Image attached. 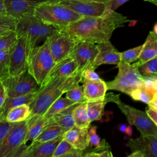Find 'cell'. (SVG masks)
Returning <instances> with one entry per match:
<instances>
[{
    "label": "cell",
    "instance_id": "cell-1",
    "mask_svg": "<svg viewBox=\"0 0 157 157\" xmlns=\"http://www.w3.org/2000/svg\"><path fill=\"white\" fill-rule=\"evenodd\" d=\"M130 20L115 11L99 17H83L65 29L77 39L95 44L110 41L114 30Z\"/></svg>",
    "mask_w": 157,
    "mask_h": 157
},
{
    "label": "cell",
    "instance_id": "cell-2",
    "mask_svg": "<svg viewBox=\"0 0 157 157\" xmlns=\"http://www.w3.org/2000/svg\"><path fill=\"white\" fill-rule=\"evenodd\" d=\"M81 82V73L69 77H56L48 79L40 88L29 105L31 111L30 116L42 115L55 101L68 90L79 85Z\"/></svg>",
    "mask_w": 157,
    "mask_h": 157
},
{
    "label": "cell",
    "instance_id": "cell-3",
    "mask_svg": "<svg viewBox=\"0 0 157 157\" xmlns=\"http://www.w3.org/2000/svg\"><path fill=\"white\" fill-rule=\"evenodd\" d=\"M55 64L48 41L45 39L42 45L35 46L32 50L27 71L41 87L47 82Z\"/></svg>",
    "mask_w": 157,
    "mask_h": 157
},
{
    "label": "cell",
    "instance_id": "cell-4",
    "mask_svg": "<svg viewBox=\"0 0 157 157\" xmlns=\"http://www.w3.org/2000/svg\"><path fill=\"white\" fill-rule=\"evenodd\" d=\"M33 15L43 22L60 29L65 28L71 23L83 17L57 3L43 4L35 9Z\"/></svg>",
    "mask_w": 157,
    "mask_h": 157
},
{
    "label": "cell",
    "instance_id": "cell-5",
    "mask_svg": "<svg viewBox=\"0 0 157 157\" xmlns=\"http://www.w3.org/2000/svg\"><path fill=\"white\" fill-rule=\"evenodd\" d=\"M107 102L115 103L126 117L129 125L135 126L142 135L157 136V126L148 117L145 112L138 110L121 101L119 95L112 93L105 94Z\"/></svg>",
    "mask_w": 157,
    "mask_h": 157
},
{
    "label": "cell",
    "instance_id": "cell-6",
    "mask_svg": "<svg viewBox=\"0 0 157 157\" xmlns=\"http://www.w3.org/2000/svg\"><path fill=\"white\" fill-rule=\"evenodd\" d=\"M118 72L115 78L105 82L107 90H117L129 94L141 85L143 77L140 74L137 66L121 61L117 64Z\"/></svg>",
    "mask_w": 157,
    "mask_h": 157
},
{
    "label": "cell",
    "instance_id": "cell-7",
    "mask_svg": "<svg viewBox=\"0 0 157 157\" xmlns=\"http://www.w3.org/2000/svg\"><path fill=\"white\" fill-rule=\"evenodd\" d=\"M59 29L43 22L34 15H31L17 20L15 31L17 37L26 34L31 42L36 45L38 41L44 39L45 40Z\"/></svg>",
    "mask_w": 157,
    "mask_h": 157
},
{
    "label": "cell",
    "instance_id": "cell-8",
    "mask_svg": "<svg viewBox=\"0 0 157 157\" xmlns=\"http://www.w3.org/2000/svg\"><path fill=\"white\" fill-rule=\"evenodd\" d=\"M35 46L26 34L18 37L16 45L10 52V76H15L27 71L29 56Z\"/></svg>",
    "mask_w": 157,
    "mask_h": 157
},
{
    "label": "cell",
    "instance_id": "cell-9",
    "mask_svg": "<svg viewBox=\"0 0 157 157\" xmlns=\"http://www.w3.org/2000/svg\"><path fill=\"white\" fill-rule=\"evenodd\" d=\"M55 63L70 55L77 39L65 29H59L46 39Z\"/></svg>",
    "mask_w": 157,
    "mask_h": 157
},
{
    "label": "cell",
    "instance_id": "cell-10",
    "mask_svg": "<svg viewBox=\"0 0 157 157\" xmlns=\"http://www.w3.org/2000/svg\"><path fill=\"white\" fill-rule=\"evenodd\" d=\"M7 97L13 98L38 91L40 86L28 71L2 81Z\"/></svg>",
    "mask_w": 157,
    "mask_h": 157
},
{
    "label": "cell",
    "instance_id": "cell-11",
    "mask_svg": "<svg viewBox=\"0 0 157 157\" xmlns=\"http://www.w3.org/2000/svg\"><path fill=\"white\" fill-rule=\"evenodd\" d=\"M55 0H4L6 13L16 20L33 15L35 9L46 3H56Z\"/></svg>",
    "mask_w": 157,
    "mask_h": 157
},
{
    "label": "cell",
    "instance_id": "cell-12",
    "mask_svg": "<svg viewBox=\"0 0 157 157\" xmlns=\"http://www.w3.org/2000/svg\"><path fill=\"white\" fill-rule=\"evenodd\" d=\"M98 52L96 44L80 40H77L71 54L77 63L79 72L81 73L86 68H94L93 63Z\"/></svg>",
    "mask_w": 157,
    "mask_h": 157
},
{
    "label": "cell",
    "instance_id": "cell-13",
    "mask_svg": "<svg viewBox=\"0 0 157 157\" xmlns=\"http://www.w3.org/2000/svg\"><path fill=\"white\" fill-rule=\"evenodd\" d=\"M26 131V120L15 123L0 144V157H7L20 145L25 143Z\"/></svg>",
    "mask_w": 157,
    "mask_h": 157
},
{
    "label": "cell",
    "instance_id": "cell-14",
    "mask_svg": "<svg viewBox=\"0 0 157 157\" xmlns=\"http://www.w3.org/2000/svg\"><path fill=\"white\" fill-rule=\"evenodd\" d=\"M56 3L61 4L82 17H99L105 11V4L80 0H59Z\"/></svg>",
    "mask_w": 157,
    "mask_h": 157
},
{
    "label": "cell",
    "instance_id": "cell-15",
    "mask_svg": "<svg viewBox=\"0 0 157 157\" xmlns=\"http://www.w3.org/2000/svg\"><path fill=\"white\" fill-rule=\"evenodd\" d=\"M127 145L132 151H140L144 157H157V136L140 134L138 138L129 139Z\"/></svg>",
    "mask_w": 157,
    "mask_h": 157
},
{
    "label": "cell",
    "instance_id": "cell-16",
    "mask_svg": "<svg viewBox=\"0 0 157 157\" xmlns=\"http://www.w3.org/2000/svg\"><path fill=\"white\" fill-rule=\"evenodd\" d=\"M96 45L98 52L93 63V67L95 69L102 64L117 65L121 62V52H119L110 41Z\"/></svg>",
    "mask_w": 157,
    "mask_h": 157
},
{
    "label": "cell",
    "instance_id": "cell-17",
    "mask_svg": "<svg viewBox=\"0 0 157 157\" xmlns=\"http://www.w3.org/2000/svg\"><path fill=\"white\" fill-rule=\"evenodd\" d=\"M88 130V129L79 128L74 126L64 133L63 138L75 149L83 151L89 146Z\"/></svg>",
    "mask_w": 157,
    "mask_h": 157
},
{
    "label": "cell",
    "instance_id": "cell-18",
    "mask_svg": "<svg viewBox=\"0 0 157 157\" xmlns=\"http://www.w3.org/2000/svg\"><path fill=\"white\" fill-rule=\"evenodd\" d=\"M83 83L84 97L87 102L105 99L107 91L105 82L101 78L97 81L85 80Z\"/></svg>",
    "mask_w": 157,
    "mask_h": 157
},
{
    "label": "cell",
    "instance_id": "cell-19",
    "mask_svg": "<svg viewBox=\"0 0 157 157\" xmlns=\"http://www.w3.org/2000/svg\"><path fill=\"white\" fill-rule=\"evenodd\" d=\"M78 73L80 72L78 71L77 63L72 55L70 54L55 63L48 75L47 80L53 77H69Z\"/></svg>",
    "mask_w": 157,
    "mask_h": 157
},
{
    "label": "cell",
    "instance_id": "cell-20",
    "mask_svg": "<svg viewBox=\"0 0 157 157\" xmlns=\"http://www.w3.org/2000/svg\"><path fill=\"white\" fill-rule=\"evenodd\" d=\"M63 136L45 142L32 141L28 146L29 157H52L56 147L63 139Z\"/></svg>",
    "mask_w": 157,
    "mask_h": 157
},
{
    "label": "cell",
    "instance_id": "cell-21",
    "mask_svg": "<svg viewBox=\"0 0 157 157\" xmlns=\"http://www.w3.org/2000/svg\"><path fill=\"white\" fill-rule=\"evenodd\" d=\"M141 52L139 59L136 62L137 67L156 57H157V35L150 31L145 42L142 45Z\"/></svg>",
    "mask_w": 157,
    "mask_h": 157
},
{
    "label": "cell",
    "instance_id": "cell-22",
    "mask_svg": "<svg viewBox=\"0 0 157 157\" xmlns=\"http://www.w3.org/2000/svg\"><path fill=\"white\" fill-rule=\"evenodd\" d=\"M78 103L73 104L69 107L58 112L47 119V125L55 124L69 130L75 126L72 116V111Z\"/></svg>",
    "mask_w": 157,
    "mask_h": 157
},
{
    "label": "cell",
    "instance_id": "cell-23",
    "mask_svg": "<svg viewBox=\"0 0 157 157\" xmlns=\"http://www.w3.org/2000/svg\"><path fill=\"white\" fill-rule=\"evenodd\" d=\"M27 131L25 143L33 141L47 126V119L43 115L30 116L27 120Z\"/></svg>",
    "mask_w": 157,
    "mask_h": 157
},
{
    "label": "cell",
    "instance_id": "cell-24",
    "mask_svg": "<svg viewBox=\"0 0 157 157\" xmlns=\"http://www.w3.org/2000/svg\"><path fill=\"white\" fill-rule=\"evenodd\" d=\"M37 91L13 98L7 97L0 112V119L4 120L8 112L14 107L23 104L29 105L34 99Z\"/></svg>",
    "mask_w": 157,
    "mask_h": 157
},
{
    "label": "cell",
    "instance_id": "cell-25",
    "mask_svg": "<svg viewBox=\"0 0 157 157\" xmlns=\"http://www.w3.org/2000/svg\"><path fill=\"white\" fill-rule=\"evenodd\" d=\"M72 116L75 126L79 128L89 129L91 123L87 114V102H82L76 105L72 111Z\"/></svg>",
    "mask_w": 157,
    "mask_h": 157
},
{
    "label": "cell",
    "instance_id": "cell-26",
    "mask_svg": "<svg viewBox=\"0 0 157 157\" xmlns=\"http://www.w3.org/2000/svg\"><path fill=\"white\" fill-rule=\"evenodd\" d=\"M31 113V111L29 105H21L10 110L7 113L4 120L10 123L21 122L27 120Z\"/></svg>",
    "mask_w": 157,
    "mask_h": 157
},
{
    "label": "cell",
    "instance_id": "cell-27",
    "mask_svg": "<svg viewBox=\"0 0 157 157\" xmlns=\"http://www.w3.org/2000/svg\"><path fill=\"white\" fill-rule=\"evenodd\" d=\"M67 130L64 128L55 125H47L39 135L33 140L38 142H45L52 140L59 136H61Z\"/></svg>",
    "mask_w": 157,
    "mask_h": 157
},
{
    "label": "cell",
    "instance_id": "cell-28",
    "mask_svg": "<svg viewBox=\"0 0 157 157\" xmlns=\"http://www.w3.org/2000/svg\"><path fill=\"white\" fill-rule=\"evenodd\" d=\"M107 102L105 98L104 100L87 102V114L90 123L100 120L103 115L104 107Z\"/></svg>",
    "mask_w": 157,
    "mask_h": 157
},
{
    "label": "cell",
    "instance_id": "cell-29",
    "mask_svg": "<svg viewBox=\"0 0 157 157\" xmlns=\"http://www.w3.org/2000/svg\"><path fill=\"white\" fill-rule=\"evenodd\" d=\"M77 104L66 98L60 97L55 101L48 108L47 111L42 115L45 119H48L58 112L70 107L71 105Z\"/></svg>",
    "mask_w": 157,
    "mask_h": 157
},
{
    "label": "cell",
    "instance_id": "cell-30",
    "mask_svg": "<svg viewBox=\"0 0 157 157\" xmlns=\"http://www.w3.org/2000/svg\"><path fill=\"white\" fill-rule=\"evenodd\" d=\"M137 67L142 77H157V57L139 65Z\"/></svg>",
    "mask_w": 157,
    "mask_h": 157
},
{
    "label": "cell",
    "instance_id": "cell-31",
    "mask_svg": "<svg viewBox=\"0 0 157 157\" xmlns=\"http://www.w3.org/2000/svg\"><path fill=\"white\" fill-rule=\"evenodd\" d=\"M18 37L14 30L0 37V50L10 52L17 44Z\"/></svg>",
    "mask_w": 157,
    "mask_h": 157
},
{
    "label": "cell",
    "instance_id": "cell-32",
    "mask_svg": "<svg viewBox=\"0 0 157 157\" xmlns=\"http://www.w3.org/2000/svg\"><path fill=\"white\" fill-rule=\"evenodd\" d=\"M97 127L93 126L90 128H89L88 136H89V146L93 147L95 150H101L106 149L108 147L107 144H105L104 141H102L99 136L96 133Z\"/></svg>",
    "mask_w": 157,
    "mask_h": 157
},
{
    "label": "cell",
    "instance_id": "cell-33",
    "mask_svg": "<svg viewBox=\"0 0 157 157\" xmlns=\"http://www.w3.org/2000/svg\"><path fill=\"white\" fill-rule=\"evenodd\" d=\"M10 52L0 50V81L10 77L9 74Z\"/></svg>",
    "mask_w": 157,
    "mask_h": 157
},
{
    "label": "cell",
    "instance_id": "cell-34",
    "mask_svg": "<svg viewBox=\"0 0 157 157\" xmlns=\"http://www.w3.org/2000/svg\"><path fill=\"white\" fill-rule=\"evenodd\" d=\"M66 98L75 103L80 104L82 102H86L84 97L83 85H78L66 91Z\"/></svg>",
    "mask_w": 157,
    "mask_h": 157
},
{
    "label": "cell",
    "instance_id": "cell-35",
    "mask_svg": "<svg viewBox=\"0 0 157 157\" xmlns=\"http://www.w3.org/2000/svg\"><path fill=\"white\" fill-rule=\"evenodd\" d=\"M142 45H139L136 47L127 50L120 53L121 61L131 64L139 59Z\"/></svg>",
    "mask_w": 157,
    "mask_h": 157
},
{
    "label": "cell",
    "instance_id": "cell-36",
    "mask_svg": "<svg viewBox=\"0 0 157 157\" xmlns=\"http://www.w3.org/2000/svg\"><path fill=\"white\" fill-rule=\"evenodd\" d=\"M153 95L147 91L142 86V85H140V86L133 90L129 94V96H131V98L135 101H141L142 102L148 104Z\"/></svg>",
    "mask_w": 157,
    "mask_h": 157
},
{
    "label": "cell",
    "instance_id": "cell-37",
    "mask_svg": "<svg viewBox=\"0 0 157 157\" xmlns=\"http://www.w3.org/2000/svg\"><path fill=\"white\" fill-rule=\"evenodd\" d=\"M77 151L78 150L75 149L69 142L64 140L63 138V139L56 147L52 157H58L63 155L74 153Z\"/></svg>",
    "mask_w": 157,
    "mask_h": 157
},
{
    "label": "cell",
    "instance_id": "cell-38",
    "mask_svg": "<svg viewBox=\"0 0 157 157\" xmlns=\"http://www.w3.org/2000/svg\"><path fill=\"white\" fill-rule=\"evenodd\" d=\"M141 85L149 93L153 95L157 93V77H143Z\"/></svg>",
    "mask_w": 157,
    "mask_h": 157
},
{
    "label": "cell",
    "instance_id": "cell-39",
    "mask_svg": "<svg viewBox=\"0 0 157 157\" xmlns=\"http://www.w3.org/2000/svg\"><path fill=\"white\" fill-rule=\"evenodd\" d=\"M17 20L7 14L0 15V27L9 28L15 30Z\"/></svg>",
    "mask_w": 157,
    "mask_h": 157
},
{
    "label": "cell",
    "instance_id": "cell-40",
    "mask_svg": "<svg viewBox=\"0 0 157 157\" xmlns=\"http://www.w3.org/2000/svg\"><path fill=\"white\" fill-rule=\"evenodd\" d=\"M95 69L92 67H89L84 69L81 72L82 82L85 80L97 81L101 79L99 75L94 71Z\"/></svg>",
    "mask_w": 157,
    "mask_h": 157
},
{
    "label": "cell",
    "instance_id": "cell-41",
    "mask_svg": "<svg viewBox=\"0 0 157 157\" xmlns=\"http://www.w3.org/2000/svg\"><path fill=\"white\" fill-rule=\"evenodd\" d=\"M129 0H110L109 2H106L105 4V11L104 13H110L119 7L120 6L123 5L126 2Z\"/></svg>",
    "mask_w": 157,
    "mask_h": 157
},
{
    "label": "cell",
    "instance_id": "cell-42",
    "mask_svg": "<svg viewBox=\"0 0 157 157\" xmlns=\"http://www.w3.org/2000/svg\"><path fill=\"white\" fill-rule=\"evenodd\" d=\"M15 123L7 122L4 120L0 119V144L9 133Z\"/></svg>",
    "mask_w": 157,
    "mask_h": 157
},
{
    "label": "cell",
    "instance_id": "cell-43",
    "mask_svg": "<svg viewBox=\"0 0 157 157\" xmlns=\"http://www.w3.org/2000/svg\"><path fill=\"white\" fill-rule=\"evenodd\" d=\"M145 113L148 117L157 126V110L148 106L146 108Z\"/></svg>",
    "mask_w": 157,
    "mask_h": 157
},
{
    "label": "cell",
    "instance_id": "cell-44",
    "mask_svg": "<svg viewBox=\"0 0 157 157\" xmlns=\"http://www.w3.org/2000/svg\"><path fill=\"white\" fill-rule=\"evenodd\" d=\"M6 98H7V94H6L5 88L4 87L2 82L0 81V112L1 110V109L2 107V105Z\"/></svg>",
    "mask_w": 157,
    "mask_h": 157
},
{
    "label": "cell",
    "instance_id": "cell-45",
    "mask_svg": "<svg viewBox=\"0 0 157 157\" xmlns=\"http://www.w3.org/2000/svg\"><path fill=\"white\" fill-rule=\"evenodd\" d=\"M83 151H80L78 150L75 152L74 153H68V154H66V155H63L58 157H82V153Z\"/></svg>",
    "mask_w": 157,
    "mask_h": 157
},
{
    "label": "cell",
    "instance_id": "cell-46",
    "mask_svg": "<svg viewBox=\"0 0 157 157\" xmlns=\"http://www.w3.org/2000/svg\"><path fill=\"white\" fill-rule=\"evenodd\" d=\"M148 106L157 110V93H155L150 102L148 103Z\"/></svg>",
    "mask_w": 157,
    "mask_h": 157
},
{
    "label": "cell",
    "instance_id": "cell-47",
    "mask_svg": "<svg viewBox=\"0 0 157 157\" xmlns=\"http://www.w3.org/2000/svg\"><path fill=\"white\" fill-rule=\"evenodd\" d=\"M11 31H13V29L9 28H4V27H0V37L2 36H4ZM15 31V30H14Z\"/></svg>",
    "mask_w": 157,
    "mask_h": 157
},
{
    "label": "cell",
    "instance_id": "cell-48",
    "mask_svg": "<svg viewBox=\"0 0 157 157\" xmlns=\"http://www.w3.org/2000/svg\"><path fill=\"white\" fill-rule=\"evenodd\" d=\"M126 157H144V155L139 151H132L129 156Z\"/></svg>",
    "mask_w": 157,
    "mask_h": 157
},
{
    "label": "cell",
    "instance_id": "cell-49",
    "mask_svg": "<svg viewBox=\"0 0 157 157\" xmlns=\"http://www.w3.org/2000/svg\"><path fill=\"white\" fill-rule=\"evenodd\" d=\"M100 155H101V157H113L111 151L107 150H105L102 151L101 153H100Z\"/></svg>",
    "mask_w": 157,
    "mask_h": 157
},
{
    "label": "cell",
    "instance_id": "cell-50",
    "mask_svg": "<svg viewBox=\"0 0 157 157\" xmlns=\"http://www.w3.org/2000/svg\"><path fill=\"white\" fill-rule=\"evenodd\" d=\"M83 157H101V155H100V153L91 151V152L88 153Z\"/></svg>",
    "mask_w": 157,
    "mask_h": 157
},
{
    "label": "cell",
    "instance_id": "cell-51",
    "mask_svg": "<svg viewBox=\"0 0 157 157\" xmlns=\"http://www.w3.org/2000/svg\"><path fill=\"white\" fill-rule=\"evenodd\" d=\"M83 1H86V2H98V3H101V4H105L106 2H109L110 0H80Z\"/></svg>",
    "mask_w": 157,
    "mask_h": 157
},
{
    "label": "cell",
    "instance_id": "cell-52",
    "mask_svg": "<svg viewBox=\"0 0 157 157\" xmlns=\"http://www.w3.org/2000/svg\"><path fill=\"white\" fill-rule=\"evenodd\" d=\"M124 133H125L126 135L129 136H131V135H132V128H131V125L127 126Z\"/></svg>",
    "mask_w": 157,
    "mask_h": 157
},
{
    "label": "cell",
    "instance_id": "cell-53",
    "mask_svg": "<svg viewBox=\"0 0 157 157\" xmlns=\"http://www.w3.org/2000/svg\"><path fill=\"white\" fill-rule=\"evenodd\" d=\"M6 14L4 6V0H0V15Z\"/></svg>",
    "mask_w": 157,
    "mask_h": 157
},
{
    "label": "cell",
    "instance_id": "cell-54",
    "mask_svg": "<svg viewBox=\"0 0 157 157\" xmlns=\"http://www.w3.org/2000/svg\"><path fill=\"white\" fill-rule=\"evenodd\" d=\"M126 127H127V125L125 124H121L120 126H119L118 127V129H119V131H121V132H125V130L126 129Z\"/></svg>",
    "mask_w": 157,
    "mask_h": 157
},
{
    "label": "cell",
    "instance_id": "cell-55",
    "mask_svg": "<svg viewBox=\"0 0 157 157\" xmlns=\"http://www.w3.org/2000/svg\"><path fill=\"white\" fill-rule=\"evenodd\" d=\"M152 31L153 32L154 34H155L156 35H157V24H156V23L154 25L153 29L152 30Z\"/></svg>",
    "mask_w": 157,
    "mask_h": 157
},
{
    "label": "cell",
    "instance_id": "cell-56",
    "mask_svg": "<svg viewBox=\"0 0 157 157\" xmlns=\"http://www.w3.org/2000/svg\"><path fill=\"white\" fill-rule=\"evenodd\" d=\"M145 1H148L150 2H151L154 4L155 5H157V0H144Z\"/></svg>",
    "mask_w": 157,
    "mask_h": 157
},
{
    "label": "cell",
    "instance_id": "cell-57",
    "mask_svg": "<svg viewBox=\"0 0 157 157\" xmlns=\"http://www.w3.org/2000/svg\"><path fill=\"white\" fill-rule=\"evenodd\" d=\"M55 1H56V2H58V1H59V0H55Z\"/></svg>",
    "mask_w": 157,
    "mask_h": 157
},
{
    "label": "cell",
    "instance_id": "cell-58",
    "mask_svg": "<svg viewBox=\"0 0 157 157\" xmlns=\"http://www.w3.org/2000/svg\"><path fill=\"white\" fill-rule=\"evenodd\" d=\"M82 157H83V156H82Z\"/></svg>",
    "mask_w": 157,
    "mask_h": 157
}]
</instances>
